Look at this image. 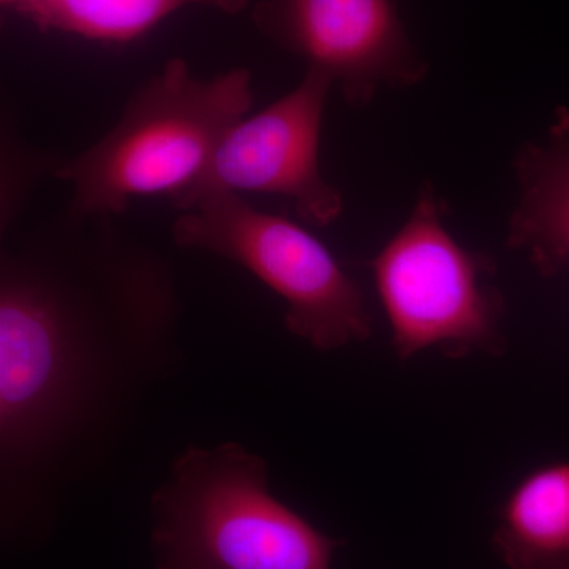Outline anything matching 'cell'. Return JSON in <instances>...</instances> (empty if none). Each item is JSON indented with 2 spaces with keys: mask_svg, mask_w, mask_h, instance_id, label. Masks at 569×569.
Masks as SVG:
<instances>
[{
  "mask_svg": "<svg viewBox=\"0 0 569 569\" xmlns=\"http://www.w3.org/2000/svg\"><path fill=\"white\" fill-rule=\"evenodd\" d=\"M253 104L252 73L244 67L197 78L171 59L140 86L112 129L52 174L71 187L70 208L121 216L138 197L173 200L192 186L228 130Z\"/></svg>",
  "mask_w": 569,
  "mask_h": 569,
  "instance_id": "1",
  "label": "cell"
},
{
  "mask_svg": "<svg viewBox=\"0 0 569 569\" xmlns=\"http://www.w3.org/2000/svg\"><path fill=\"white\" fill-rule=\"evenodd\" d=\"M157 569H331L340 541L277 500L263 459L190 447L152 498Z\"/></svg>",
  "mask_w": 569,
  "mask_h": 569,
  "instance_id": "2",
  "label": "cell"
},
{
  "mask_svg": "<svg viewBox=\"0 0 569 569\" xmlns=\"http://www.w3.org/2000/svg\"><path fill=\"white\" fill-rule=\"evenodd\" d=\"M447 213L432 183H425L406 223L369 261L402 361L429 350L448 358L507 351L496 261L460 244Z\"/></svg>",
  "mask_w": 569,
  "mask_h": 569,
  "instance_id": "3",
  "label": "cell"
},
{
  "mask_svg": "<svg viewBox=\"0 0 569 569\" xmlns=\"http://www.w3.org/2000/svg\"><path fill=\"white\" fill-rule=\"evenodd\" d=\"M176 244L242 266L287 305L288 331L331 351L372 336V317L359 284L306 228L260 211L242 194L213 192L174 220Z\"/></svg>",
  "mask_w": 569,
  "mask_h": 569,
  "instance_id": "4",
  "label": "cell"
},
{
  "mask_svg": "<svg viewBox=\"0 0 569 569\" xmlns=\"http://www.w3.org/2000/svg\"><path fill=\"white\" fill-rule=\"evenodd\" d=\"M335 82L307 70L301 82L257 114L236 122L200 178L173 198L179 211L213 192L279 194L306 223L342 216L343 198L321 173L320 142Z\"/></svg>",
  "mask_w": 569,
  "mask_h": 569,
  "instance_id": "5",
  "label": "cell"
},
{
  "mask_svg": "<svg viewBox=\"0 0 569 569\" xmlns=\"http://www.w3.org/2000/svg\"><path fill=\"white\" fill-rule=\"evenodd\" d=\"M254 26L325 74L355 108L383 88H413L429 63L408 36L395 0H260Z\"/></svg>",
  "mask_w": 569,
  "mask_h": 569,
  "instance_id": "6",
  "label": "cell"
},
{
  "mask_svg": "<svg viewBox=\"0 0 569 569\" xmlns=\"http://www.w3.org/2000/svg\"><path fill=\"white\" fill-rule=\"evenodd\" d=\"M77 317L61 280L36 258H9L0 288V422L6 443L29 437L69 380Z\"/></svg>",
  "mask_w": 569,
  "mask_h": 569,
  "instance_id": "7",
  "label": "cell"
},
{
  "mask_svg": "<svg viewBox=\"0 0 569 569\" xmlns=\"http://www.w3.org/2000/svg\"><path fill=\"white\" fill-rule=\"evenodd\" d=\"M518 203L507 246L526 254L539 274L569 272V110L560 108L539 140L516 153Z\"/></svg>",
  "mask_w": 569,
  "mask_h": 569,
  "instance_id": "8",
  "label": "cell"
},
{
  "mask_svg": "<svg viewBox=\"0 0 569 569\" xmlns=\"http://www.w3.org/2000/svg\"><path fill=\"white\" fill-rule=\"evenodd\" d=\"M492 546L511 569H569V460L520 479L500 509Z\"/></svg>",
  "mask_w": 569,
  "mask_h": 569,
  "instance_id": "9",
  "label": "cell"
},
{
  "mask_svg": "<svg viewBox=\"0 0 569 569\" xmlns=\"http://www.w3.org/2000/svg\"><path fill=\"white\" fill-rule=\"evenodd\" d=\"M250 0H28L18 13L41 32H62L103 43L140 39L187 6L238 14Z\"/></svg>",
  "mask_w": 569,
  "mask_h": 569,
  "instance_id": "10",
  "label": "cell"
},
{
  "mask_svg": "<svg viewBox=\"0 0 569 569\" xmlns=\"http://www.w3.org/2000/svg\"><path fill=\"white\" fill-rule=\"evenodd\" d=\"M24 2H28V0H2V3H6V6L14 7V9L22 6Z\"/></svg>",
  "mask_w": 569,
  "mask_h": 569,
  "instance_id": "11",
  "label": "cell"
}]
</instances>
